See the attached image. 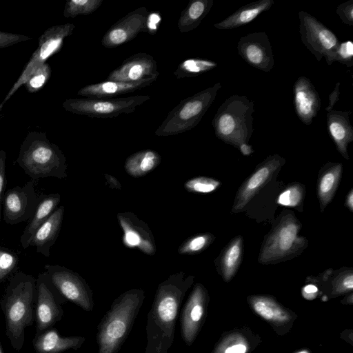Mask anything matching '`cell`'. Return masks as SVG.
Instances as JSON below:
<instances>
[{
	"mask_svg": "<svg viewBox=\"0 0 353 353\" xmlns=\"http://www.w3.org/2000/svg\"><path fill=\"white\" fill-rule=\"evenodd\" d=\"M0 353H4L3 350H2V347H1V341H0Z\"/></svg>",
	"mask_w": 353,
	"mask_h": 353,
	"instance_id": "816d5d0a",
	"label": "cell"
},
{
	"mask_svg": "<svg viewBox=\"0 0 353 353\" xmlns=\"http://www.w3.org/2000/svg\"><path fill=\"white\" fill-rule=\"evenodd\" d=\"M246 347L244 345L239 344L229 347L225 352V353H245Z\"/></svg>",
	"mask_w": 353,
	"mask_h": 353,
	"instance_id": "bcb514c9",
	"label": "cell"
},
{
	"mask_svg": "<svg viewBox=\"0 0 353 353\" xmlns=\"http://www.w3.org/2000/svg\"><path fill=\"white\" fill-rule=\"evenodd\" d=\"M6 152L3 150H0V221L1 220L2 203L6 187Z\"/></svg>",
	"mask_w": 353,
	"mask_h": 353,
	"instance_id": "b9f144b4",
	"label": "cell"
},
{
	"mask_svg": "<svg viewBox=\"0 0 353 353\" xmlns=\"http://www.w3.org/2000/svg\"><path fill=\"white\" fill-rule=\"evenodd\" d=\"M254 103L245 95L233 94L218 108L212 121L216 137L236 148L248 143L254 132Z\"/></svg>",
	"mask_w": 353,
	"mask_h": 353,
	"instance_id": "5b68a950",
	"label": "cell"
},
{
	"mask_svg": "<svg viewBox=\"0 0 353 353\" xmlns=\"http://www.w3.org/2000/svg\"><path fill=\"white\" fill-rule=\"evenodd\" d=\"M343 171L341 163H328L319 172L317 195L321 212L332 200L338 188Z\"/></svg>",
	"mask_w": 353,
	"mask_h": 353,
	"instance_id": "4316f807",
	"label": "cell"
},
{
	"mask_svg": "<svg viewBox=\"0 0 353 353\" xmlns=\"http://www.w3.org/2000/svg\"><path fill=\"white\" fill-rule=\"evenodd\" d=\"M284 162V159L279 154L268 157L256 168L254 172L243 183L234 199L232 212L237 213L244 209L252 198L267 183L274 172Z\"/></svg>",
	"mask_w": 353,
	"mask_h": 353,
	"instance_id": "2e32d148",
	"label": "cell"
},
{
	"mask_svg": "<svg viewBox=\"0 0 353 353\" xmlns=\"http://www.w3.org/2000/svg\"><path fill=\"white\" fill-rule=\"evenodd\" d=\"M275 305L270 301L260 298L254 301L253 306L256 312L266 320L281 319L284 314L279 309L273 310Z\"/></svg>",
	"mask_w": 353,
	"mask_h": 353,
	"instance_id": "8d00e7d4",
	"label": "cell"
},
{
	"mask_svg": "<svg viewBox=\"0 0 353 353\" xmlns=\"http://www.w3.org/2000/svg\"><path fill=\"white\" fill-rule=\"evenodd\" d=\"M303 291L305 294L314 295L316 294L318 289L315 285L310 284L304 287Z\"/></svg>",
	"mask_w": 353,
	"mask_h": 353,
	"instance_id": "681fc988",
	"label": "cell"
},
{
	"mask_svg": "<svg viewBox=\"0 0 353 353\" xmlns=\"http://www.w3.org/2000/svg\"><path fill=\"white\" fill-rule=\"evenodd\" d=\"M214 240L211 233L196 234L183 242L178 249L181 254L194 255L205 250Z\"/></svg>",
	"mask_w": 353,
	"mask_h": 353,
	"instance_id": "d6a6232c",
	"label": "cell"
},
{
	"mask_svg": "<svg viewBox=\"0 0 353 353\" xmlns=\"http://www.w3.org/2000/svg\"><path fill=\"white\" fill-rule=\"evenodd\" d=\"M340 287L346 290H352L353 288V274L352 271L346 272L341 275L339 279Z\"/></svg>",
	"mask_w": 353,
	"mask_h": 353,
	"instance_id": "ee69618b",
	"label": "cell"
},
{
	"mask_svg": "<svg viewBox=\"0 0 353 353\" xmlns=\"http://www.w3.org/2000/svg\"><path fill=\"white\" fill-rule=\"evenodd\" d=\"M157 79V78H149L132 83L106 80L81 88L77 94L88 98H108L142 89L151 85Z\"/></svg>",
	"mask_w": 353,
	"mask_h": 353,
	"instance_id": "44dd1931",
	"label": "cell"
},
{
	"mask_svg": "<svg viewBox=\"0 0 353 353\" xmlns=\"http://www.w3.org/2000/svg\"><path fill=\"white\" fill-rule=\"evenodd\" d=\"M298 353H308V352H306V351H302V352H298Z\"/></svg>",
	"mask_w": 353,
	"mask_h": 353,
	"instance_id": "f5cc1de1",
	"label": "cell"
},
{
	"mask_svg": "<svg viewBox=\"0 0 353 353\" xmlns=\"http://www.w3.org/2000/svg\"><path fill=\"white\" fill-rule=\"evenodd\" d=\"M243 241L241 236L234 237L224 248L218 262L225 281H229L239 268L243 256Z\"/></svg>",
	"mask_w": 353,
	"mask_h": 353,
	"instance_id": "f546056e",
	"label": "cell"
},
{
	"mask_svg": "<svg viewBox=\"0 0 353 353\" xmlns=\"http://www.w3.org/2000/svg\"><path fill=\"white\" fill-rule=\"evenodd\" d=\"M37 298V279L19 272L9 279L0 304L6 323V334L12 348L22 349L25 330L34 321L33 303Z\"/></svg>",
	"mask_w": 353,
	"mask_h": 353,
	"instance_id": "7a4b0ae2",
	"label": "cell"
},
{
	"mask_svg": "<svg viewBox=\"0 0 353 353\" xmlns=\"http://www.w3.org/2000/svg\"><path fill=\"white\" fill-rule=\"evenodd\" d=\"M336 12L343 23L353 26V0L339 4L336 9Z\"/></svg>",
	"mask_w": 353,
	"mask_h": 353,
	"instance_id": "60d3db41",
	"label": "cell"
},
{
	"mask_svg": "<svg viewBox=\"0 0 353 353\" xmlns=\"http://www.w3.org/2000/svg\"><path fill=\"white\" fill-rule=\"evenodd\" d=\"M150 99L148 95L128 97L68 99L63 108L73 114L92 118H114L122 114L133 112L136 108Z\"/></svg>",
	"mask_w": 353,
	"mask_h": 353,
	"instance_id": "ba28073f",
	"label": "cell"
},
{
	"mask_svg": "<svg viewBox=\"0 0 353 353\" xmlns=\"http://www.w3.org/2000/svg\"><path fill=\"white\" fill-rule=\"evenodd\" d=\"M83 337H63L55 330H47L37 334L33 341L37 353H61L69 349H77L84 341Z\"/></svg>",
	"mask_w": 353,
	"mask_h": 353,
	"instance_id": "d4e9b609",
	"label": "cell"
},
{
	"mask_svg": "<svg viewBox=\"0 0 353 353\" xmlns=\"http://www.w3.org/2000/svg\"><path fill=\"white\" fill-rule=\"evenodd\" d=\"M54 292L43 272L37 279L36 330L37 334L47 330L63 315L62 308Z\"/></svg>",
	"mask_w": 353,
	"mask_h": 353,
	"instance_id": "9a60e30c",
	"label": "cell"
},
{
	"mask_svg": "<svg viewBox=\"0 0 353 353\" xmlns=\"http://www.w3.org/2000/svg\"><path fill=\"white\" fill-rule=\"evenodd\" d=\"M345 206L350 209L351 212L353 211V190L351 189L346 196Z\"/></svg>",
	"mask_w": 353,
	"mask_h": 353,
	"instance_id": "c3c4849f",
	"label": "cell"
},
{
	"mask_svg": "<svg viewBox=\"0 0 353 353\" xmlns=\"http://www.w3.org/2000/svg\"><path fill=\"white\" fill-rule=\"evenodd\" d=\"M241 154L245 156L250 155L254 152V150L252 146L248 143H243L239 146L238 148Z\"/></svg>",
	"mask_w": 353,
	"mask_h": 353,
	"instance_id": "7dc6e473",
	"label": "cell"
},
{
	"mask_svg": "<svg viewBox=\"0 0 353 353\" xmlns=\"http://www.w3.org/2000/svg\"><path fill=\"white\" fill-rule=\"evenodd\" d=\"M16 162L34 181L47 177L62 179L68 175L64 154L43 132L31 131L27 134Z\"/></svg>",
	"mask_w": 353,
	"mask_h": 353,
	"instance_id": "3957f363",
	"label": "cell"
},
{
	"mask_svg": "<svg viewBox=\"0 0 353 353\" xmlns=\"http://www.w3.org/2000/svg\"><path fill=\"white\" fill-rule=\"evenodd\" d=\"M204 290L202 285L194 286L181 314V333L186 343L194 339L197 325L203 314V300Z\"/></svg>",
	"mask_w": 353,
	"mask_h": 353,
	"instance_id": "603a6c76",
	"label": "cell"
},
{
	"mask_svg": "<svg viewBox=\"0 0 353 353\" xmlns=\"http://www.w3.org/2000/svg\"><path fill=\"white\" fill-rule=\"evenodd\" d=\"M117 219L123 232V242L125 246L137 248L150 256L156 253L153 234L143 221L132 212L118 213Z\"/></svg>",
	"mask_w": 353,
	"mask_h": 353,
	"instance_id": "e0dca14e",
	"label": "cell"
},
{
	"mask_svg": "<svg viewBox=\"0 0 353 353\" xmlns=\"http://www.w3.org/2000/svg\"><path fill=\"white\" fill-rule=\"evenodd\" d=\"M103 0H70L65 5L63 14L65 18L88 15L96 11Z\"/></svg>",
	"mask_w": 353,
	"mask_h": 353,
	"instance_id": "1f68e13d",
	"label": "cell"
},
{
	"mask_svg": "<svg viewBox=\"0 0 353 353\" xmlns=\"http://www.w3.org/2000/svg\"><path fill=\"white\" fill-rule=\"evenodd\" d=\"M274 3L273 0H258L244 5L223 21L214 24L219 30H229L245 26L261 13L268 10Z\"/></svg>",
	"mask_w": 353,
	"mask_h": 353,
	"instance_id": "484cf974",
	"label": "cell"
},
{
	"mask_svg": "<svg viewBox=\"0 0 353 353\" xmlns=\"http://www.w3.org/2000/svg\"><path fill=\"white\" fill-rule=\"evenodd\" d=\"M65 208L61 205L52 212L36 231L30 246L46 257L50 255V248L55 243L61 230Z\"/></svg>",
	"mask_w": 353,
	"mask_h": 353,
	"instance_id": "7402d4cb",
	"label": "cell"
},
{
	"mask_svg": "<svg viewBox=\"0 0 353 353\" xmlns=\"http://www.w3.org/2000/svg\"><path fill=\"white\" fill-rule=\"evenodd\" d=\"M39 204L33 180L23 186H15L5 192L3 203V219L6 223L16 225L29 221Z\"/></svg>",
	"mask_w": 353,
	"mask_h": 353,
	"instance_id": "7c38bea8",
	"label": "cell"
},
{
	"mask_svg": "<svg viewBox=\"0 0 353 353\" xmlns=\"http://www.w3.org/2000/svg\"><path fill=\"white\" fill-rule=\"evenodd\" d=\"M3 104V103H1V105H0V121H1V118L3 117V114H1V110H2Z\"/></svg>",
	"mask_w": 353,
	"mask_h": 353,
	"instance_id": "f907efd6",
	"label": "cell"
},
{
	"mask_svg": "<svg viewBox=\"0 0 353 353\" xmlns=\"http://www.w3.org/2000/svg\"><path fill=\"white\" fill-rule=\"evenodd\" d=\"M44 269L46 279L58 295L85 310L92 309V291L79 274L59 265L46 264Z\"/></svg>",
	"mask_w": 353,
	"mask_h": 353,
	"instance_id": "30bf717a",
	"label": "cell"
},
{
	"mask_svg": "<svg viewBox=\"0 0 353 353\" xmlns=\"http://www.w3.org/2000/svg\"><path fill=\"white\" fill-rule=\"evenodd\" d=\"M148 19L149 12L144 6L128 12L106 31L101 44L113 48L132 41L139 33L147 30Z\"/></svg>",
	"mask_w": 353,
	"mask_h": 353,
	"instance_id": "4fadbf2b",
	"label": "cell"
},
{
	"mask_svg": "<svg viewBox=\"0 0 353 353\" xmlns=\"http://www.w3.org/2000/svg\"><path fill=\"white\" fill-rule=\"evenodd\" d=\"M221 83L183 99L167 115L154 134L159 137L179 134L195 128L214 101Z\"/></svg>",
	"mask_w": 353,
	"mask_h": 353,
	"instance_id": "8992f818",
	"label": "cell"
},
{
	"mask_svg": "<svg viewBox=\"0 0 353 353\" xmlns=\"http://www.w3.org/2000/svg\"><path fill=\"white\" fill-rule=\"evenodd\" d=\"M143 297V290L132 289L114 301L99 328L98 353L118 352L130 332Z\"/></svg>",
	"mask_w": 353,
	"mask_h": 353,
	"instance_id": "277c9868",
	"label": "cell"
},
{
	"mask_svg": "<svg viewBox=\"0 0 353 353\" xmlns=\"http://www.w3.org/2000/svg\"><path fill=\"white\" fill-rule=\"evenodd\" d=\"M19 258L14 252L0 248V281L17 268Z\"/></svg>",
	"mask_w": 353,
	"mask_h": 353,
	"instance_id": "74e56055",
	"label": "cell"
},
{
	"mask_svg": "<svg viewBox=\"0 0 353 353\" xmlns=\"http://www.w3.org/2000/svg\"><path fill=\"white\" fill-rule=\"evenodd\" d=\"M304 196V185L299 183H294L279 194L276 202L283 206L297 208L302 203Z\"/></svg>",
	"mask_w": 353,
	"mask_h": 353,
	"instance_id": "e575fe53",
	"label": "cell"
},
{
	"mask_svg": "<svg viewBox=\"0 0 353 353\" xmlns=\"http://www.w3.org/2000/svg\"><path fill=\"white\" fill-rule=\"evenodd\" d=\"M193 278L180 272L170 275L157 288L147 327L149 343L157 353H163L172 341L179 307Z\"/></svg>",
	"mask_w": 353,
	"mask_h": 353,
	"instance_id": "6da1fadb",
	"label": "cell"
},
{
	"mask_svg": "<svg viewBox=\"0 0 353 353\" xmlns=\"http://www.w3.org/2000/svg\"><path fill=\"white\" fill-rule=\"evenodd\" d=\"M340 82H337L335 84V87L334 90L331 92V93L328 96V105L325 108V110L328 112L333 110L334 106L336 103V102L339 100L340 95Z\"/></svg>",
	"mask_w": 353,
	"mask_h": 353,
	"instance_id": "7bdbcfd3",
	"label": "cell"
},
{
	"mask_svg": "<svg viewBox=\"0 0 353 353\" xmlns=\"http://www.w3.org/2000/svg\"><path fill=\"white\" fill-rule=\"evenodd\" d=\"M293 94L297 117L304 124L310 125L321 105L317 90L308 78L302 76L294 83Z\"/></svg>",
	"mask_w": 353,
	"mask_h": 353,
	"instance_id": "d6986e66",
	"label": "cell"
},
{
	"mask_svg": "<svg viewBox=\"0 0 353 353\" xmlns=\"http://www.w3.org/2000/svg\"><path fill=\"white\" fill-rule=\"evenodd\" d=\"M104 177H105L106 184L110 188H111L112 189H116V190L121 189V183L116 177H114V176L109 174H105Z\"/></svg>",
	"mask_w": 353,
	"mask_h": 353,
	"instance_id": "f6af8a7d",
	"label": "cell"
},
{
	"mask_svg": "<svg viewBox=\"0 0 353 353\" xmlns=\"http://www.w3.org/2000/svg\"><path fill=\"white\" fill-rule=\"evenodd\" d=\"M159 72L154 57L147 53H138L125 59L107 77V81L137 82L149 78H158Z\"/></svg>",
	"mask_w": 353,
	"mask_h": 353,
	"instance_id": "ac0fdd59",
	"label": "cell"
},
{
	"mask_svg": "<svg viewBox=\"0 0 353 353\" xmlns=\"http://www.w3.org/2000/svg\"><path fill=\"white\" fill-rule=\"evenodd\" d=\"M352 111L331 110L326 114L328 132L337 150L345 159H349V144L353 141V128L350 121Z\"/></svg>",
	"mask_w": 353,
	"mask_h": 353,
	"instance_id": "ffe728a7",
	"label": "cell"
},
{
	"mask_svg": "<svg viewBox=\"0 0 353 353\" xmlns=\"http://www.w3.org/2000/svg\"><path fill=\"white\" fill-rule=\"evenodd\" d=\"M32 38L21 34L0 31V49L7 48Z\"/></svg>",
	"mask_w": 353,
	"mask_h": 353,
	"instance_id": "ab89813d",
	"label": "cell"
},
{
	"mask_svg": "<svg viewBox=\"0 0 353 353\" xmlns=\"http://www.w3.org/2000/svg\"><path fill=\"white\" fill-rule=\"evenodd\" d=\"M51 68L47 63L37 68L28 77L24 86L30 93L41 90L51 77Z\"/></svg>",
	"mask_w": 353,
	"mask_h": 353,
	"instance_id": "836d02e7",
	"label": "cell"
},
{
	"mask_svg": "<svg viewBox=\"0 0 353 353\" xmlns=\"http://www.w3.org/2000/svg\"><path fill=\"white\" fill-rule=\"evenodd\" d=\"M213 3V0L190 1L179 19L177 26L179 31L185 33L196 29L210 12Z\"/></svg>",
	"mask_w": 353,
	"mask_h": 353,
	"instance_id": "83f0119b",
	"label": "cell"
},
{
	"mask_svg": "<svg viewBox=\"0 0 353 353\" xmlns=\"http://www.w3.org/2000/svg\"><path fill=\"white\" fill-rule=\"evenodd\" d=\"M301 223L289 213L284 216L266 236L258 258L261 264L278 263L299 254L307 240L299 235Z\"/></svg>",
	"mask_w": 353,
	"mask_h": 353,
	"instance_id": "52a82bcc",
	"label": "cell"
},
{
	"mask_svg": "<svg viewBox=\"0 0 353 353\" xmlns=\"http://www.w3.org/2000/svg\"><path fill=\"white\" fill-rule=\"evenodd\" d=\"M336 61L347 67L353 65V43L350 40L340 42L336 52Z\"/></svg>",
	"mask_w": 353,
	"mask_h": 353,
	"instance_id": "f35d334b",
	"label": "cell"
},
{
	"mask_svg": "<svg viewBox=\"0 0 353 353\" xmlns=\"http://www.w3.org/2000/svg\"><path fill=\"white\" fill-rule=\"evenodd\" d=\"M217 65L216 62L207 59H188L178 65L174 75L176 79L194 77L213 70Z\"/></svg>",
	"mask_w": 353,
	"mask_h": 353,
	"instance_id": "4dcf8cb0",
	"label": "cell"
},
{
	"mask_svg": "<svg viewBox=\"0 0 353 353\" xmlns=\"http://www.w3.org/2000/svg\"><path fill=\"white\" fill-rule=\"evenodd\" d=\"M301 40L318 61L325 58L328 65L336 61L339 40L336 34L316 18L301 10L298 13Z\"/></svg>",
	"mask_w": 353,
	"mask_h": 353,
	"instance_id": "9c48e42d",
	"label": "cell"
},
{
	"mask_svg": "<svg viewBox=\"0 0 353 353\" xmlns=\"http://www.w3.org/2000/svg\"><path fill=\"white\" fill-rule=\"evenodd\" d=\"M220 185V181L213 178L198 176L186 181L184 188L190 192L210 193L216 190Z\"/></svg>",
	"mask_w": 353,
	"mask_h": 353,
	"instance_id": "d590c367",
	"label": "cell"
},
{
	"mask_svg": "<svg viewBox=\"0 0 353 353\" xmlns=\"http://www.w3.org/2000/svg\"><path fill=\"white\" fill-rule=\"evenodd\" d=\"M74 28L75 26L73 23H67L51 26L44 31L39 38L37 48L25 65L18 79L11 87L2 103L7 101L22 85H24L28 77L37 68L46 63L50 57L61 50L65 39L72 34Z\"/></svg>",
	"mask_w": 353,
	"mask_h": 353,
	"instance_id": "8fae6325",
	"label": "cell"
},
{
	"mask_svg": "<svg viewBox=\"0 0 353 353\" xmlns=\"http://www.w3.org/2000/svg\"><path fill=\"white\" fill-rule=\"evenodd\" d=\"M237 51L248 64L263 72H270L274 65L272 46L264 32H252L241 37Z\"/></svg>",
	"mask_w": 353,
	"mask_h": 353,
	"instance_id": "5bb4252c",
	"label": "cell"
},
{
	"mask_svg": "<svg viewBox=\"0 0 353 353\" xmlns=\"http://www.w3.org/2000/svg\"><path fill=\"white\" fill-rule=\"evenodd\" d=\"M160 154L150 149L143 150L129 156L124 164L126 172L133 177H140L156 168L161 163Z\"/></svg>",
	"mask_w": 353,
	"mask_h": 353,
	"instance_id": "f1b7e54d",
	"label": "cell"
},
{
	"mask_svg": "<svg viewBox=\"0 0 353 353\" xmlns=\"http://www.w3.org/2000/svg\"><path fill=\"white\" fill-rule=\"evenodd\" d=\"M60 201L61 195L58 193L39 196V204L36 211L20 236V243L23 249L30 246L37 229L57 209Z\"/></svg>",
	"mask_w": 353,
	"mask_h": 353,
	"instance_id": "cb8c5ba5",
	"label": "cell"
}]
</instances>
